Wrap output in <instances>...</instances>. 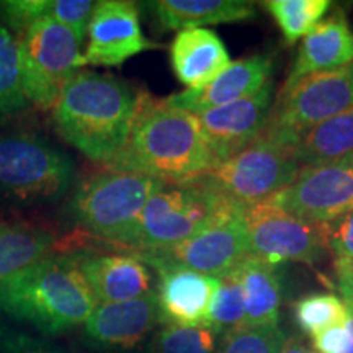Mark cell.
<instances>
[{"mask_svg":"<svg viewBox=\"0 0 353 353\" xmlns=\"http://www.w3.org/2000/svg\"><path fill=\"white\" fill-rule=\"evenodd\" d=\"M17 41L30 103L51 110L63 88L87 65L82 43L69 28L51 19L34 21Z\"/></svg>","mask_w":353,"mask_h":353,"instance_id":"cell-8","label":"cell"},{"mask_svg":"<svg viewBox=\"0 0 353 353\" xmlns=\"http://www.w3.org/2000/svg\"><path fill=\"white\" fill-rule=\"evenodd\" d=\"M87 34L85 64L101 68H118L131 57L157 48L144 37L138 7L128 0L97 2Z\"/></svg>","mask_w":353,"mask_h":353,"instance_id":"cell-14","label":"cell"},{"mask_svg":"<svg viewBox=\"0 0 353 353\" xmlns=\"http://www.w3.org/2000/svg\"><path fill=\"white\" fill-rule=\"evenodd\" d=\"M174 74L187 90L213 82L231 64V57L218 33L208 28L182 30L170 44Z\"/></svg>","mask_w":353,"mask_h":353,"instance_id":"cell-20","label":"cell"},{"mask_svg":"<svg viewBox=\"0 0 353 353\" xmlns=\"http://www.w3.org/2000/svg\"><path fill=\"white\" fill-rule=\"evenodd\" d=\"M136 255L148 265L172 263L216 278L226 275L249 257L245 208L229 206L182 244Z\"/></svg>","mask_w":353,"mask_h":353,"instance_id":"cell-10","label":"cell"},{"mask_svg":"<svg viewBox=\"0 0 353 353\" xmlns=\"http://www.w3.org/2000/svg\"><path fill=\"white\" fill-rule=\"evenodd\" d=\"M206 325L213 329L218 337L247 327L244 293L236 270L219 276V286L216 290Z\"/></svg>","mask_w":353,"mask_h":353,"instance_id":"cell-28","label":"cell"},{"mask_svg":"<svg viewBox=\"0 0 353 353\" xmlns=\"http://www.w3.org/2000/svg\"><path fill=\"white\" fill-rule=\"evenodd\" d=\"M28 107L19 41L6 25L0 23V125L19 117Z\"/></svg>","mask_w":353,"mask_h":353,"instance_id":"cell-25","label":"cell"},{"mask_svg":"<svg viewBox=\"0 0 353 353\" xmlns=\"http://www.w3.org/2000/svg\"><path fill=\"white\" fill-rule=\"evenodd\" d=\"M99 306L74 255H48L0 285V312L44 335L81 327Z\"/></svg>","mask_w":353,"mask_h":353,"instance_id":"cell-3","label":"cell"},{"mask_svg":"<svg viewBox=\"0 0 353 353\" xmlns=\"http://www.w3.org/2000/svg\"><path fill=\"white\" fill-rule=\"evenodd\" d=\"M293 314L298 327L304 334L316 337L330 327L345 324L348 309L337 294L321 293L298 299L293 306Z\"/></svg>","mask_w":353,"mask_h":353,"instance_id":"cell-27","label":"cell"},{"mask_svg":"<svg viewBox=\"0 0 353 353\" xmlns=\"http://www.w3.org/2000/svg\"><path fill=\"white\" fill-rule=\"evenodd\" d=\"M353 61V32L342 12L322 20L307 37L303 38L298 56L291 65L281 92H288L301 79L327 72Z\"/></svg>","mask_w":353,"mask_h":353,"instance_id":"cell-19","label":"cell"},{"mask_svg":"<svg viewBox=\"0 0 353 353\" xmlns=\"http://www.w3.org/2000/svg\"><path fill=\"white\" fill-rule=\"evenodd\" d=\"M327 254L332 257L337 281L347 278L353 267V211L322 226Z\"/></svg>","mask_w":353,"mask_h":353,"instance_id":"cell-31","label":"cell"},{"mask_svg":"<svg viewBox=\"0 0 353 353\" xmlns=\"http://www.w3.org/2000/svg\"><path fill=\"white\" fill-rule=\"evenodd\" d=\"M299 169L294 148L259 136L201 179L228 201L247 210L288 187Z\"/></svg>","mask_w":353,"mask_h":353,"instance_id":"cell-9","label":"cell"},{"mask_svg":"<svg viewBox=\"0 0 353 353\" xmlns=\"http://www.w3.org/2000/svg\"><path fill=\"white\" fill-rule=\"evenodd\" d=\"M273 59L270 56L255 54L236 61L228 65L213 82L196 90H183L167 97L172 107L193 114L224 107L244 99L257 95L270 83Z\"/></svg>","mask_w":353,"mask_h":353,"instance_id":"cell-17","label":"cell"},{"mask_svg":"<svg viewBox=\"0 0 353 353\" xmlns=\"http://www.w3.org/2000/svg\"><path fill=\"white\" fill-rule=\"evenodd\" d=\"M353 154V105L309 130L294 145L299 167L324 165Z\"/></svg>","mask_w":353,"mask_h":353,"instance_id":"cell-24","label":"cell"},{"mask_svg":"<svg viewBox=\"0 0 353 353\" xmlns=\"http://www.w3.org/2000/svg\"><path fill=\"white\" fill-rule=\"evenodd\" d=\"M236 273L244 293L247 327H278L283 301V270L280 265L247 257Z\"/></svg>","mask_w":353,"mask_h":353,"instance_id":"cell-21","label":"cell"},{"mask_svg":"<svg viewBox=\"0 0 353 353\" xmlns=\"http://www.w3.org/2000/svg\"><path fill=\"white\" fill-rule=\"evenodd\" d=\"M339 288H341L342 299L345 303L347 309H353V267L347 278H343L342 281H339Z\"/></svg>","mask_w":353,"mask_h":353,"instance_id":"cell-36","label":"cell"},{"mask_svg":"<svg viewBox=\"0 0 353 353\" xmlns=\"http://www.w3.org/2000/svg\"><path fill=\"white\" fill-rule=\"evenodd\" d=\"M152 6L159 23L175 32L234 23L255 17L254 3L247 0H159Z\"/></svg>","mask_w":353,"mask_h":353,"instance_id":"cell-22","label":"cell"},{"mask_svg":"<svg viewBox=\"0 0 353 353\" xmlns=\"http://www.w3.org/2000/svg\"><path fill=\"white\" fill-rule=\"evenodd\" d=\"M139 95L120 77L81 70L51 108L56 131L90 161L107 165L126 144Z\"/></svg>","mask_w":353,"mask_h":353,"instance_id":"cell-2","label":"cell"},{"mask_svg":"<svg viewBox=\"0 0 353 353\" xmlns=\"http://www.w3.org/2000/svg\"><path fill=\"white\" fill-rule=\"evenodd\" d=\"M280 353H317L306 345H303L301 341L298 339H286L283 348H281Z\"/></svg>","mask_w":353,"mask_h":353,"instance_id":"cell-37","label":"cell"},{"mask_svg":"<svg viewBox=\"0 0 353 353\" xmlns=\"http://www.w3.org/2000/svg\"><path fill=\"white\" fill-rule=\"evenodd\" d=\"M54 245L50 229L28 221L0 223V285L23 268L48 257Z\"/></svg>","mask_w":353,"mask_h":353,"instance_id":"cell-23","label":"cell"},{"mask_svg":"<svg viewBox=\"0 0 353 353\" xmlns=\"http://www.w3.org/2000/svg\"><path fill=\"white\" fill-rule=\"evenodd\" d=\"M0 353H74L46 339L0 324Z\"/></svg>","mask_w":353,"mask_h":353,"instance_id":"cell-34","label":"cell"},{"mask_svg":"<svg viewBox=\"0 0 353 353\" xmlns=\"http://www.w3.org/2000/svg\"><path fill=\"white\" fill-rule=\"evenodd\" d=\"M164 185L148 175L105 167L81 180L68 214L87 232L130 249L143 210Z\"/></svg>","mask_w":353,"mask_h":353,"instance_id":"cell-4","label":"cell"},{"mask_svg":"<svg viewBox=\"0 0 353 353\" xmlns=\"http://www.w3.org/2000/svg\"><path fill=\"white\" fill-rule=\"evenodd\" d=\"M219 337L208 325H164L152 335L145 353H216Z\"/></svg>","mask_w":353,"mask_h":353,"instance_id":"cell-29","label":"cell"},{"mask_svg":"<svg viewBox=\"0 0 353 353\" xmlns=\"http://www.w3.org/2000/svg\"><path fill=\"white\" fill-rule=\"evenodd\" d=\"M353 105V61L327 72L312 74L278 94L262 138L294 148L309 130Z\"/></svg>","mask_w":353,"mask_h":353,"instance_id":"cell-7","label":"cell"},{"mask_svg":"<svg viewBox=\"0 0 353 353\" xmlns=\"http://www.w3.org/2000/svg\"><path fill=\"white\" fill-rule=\"evenodd\" d=\"M99 304L123 303L148 296L152 291L151 267L136 254H76Z\"/></svg>","mask_w":353,"mask_h":353,"instance_id":"cell-18","label":"cell"},{"mask_svg":"<svg viewBox=\"0 0 353 353\" xmlns=\"http://www.w3.org/2000/svg\"><path fill=\"white\" fill-rule=\"evenodd\" d=\"M285 342L278 327H244L219 337L216 353H280Z\"/></svg>","mask_w":353,"mask_h":353,"instance_id":"cell-30","label":"cell"},{"mask_svg":"<svg viewBox=\"0 0 353 353\" xmlns=\"http://www.w3.org/2000/svg\"><path fill=\"white\" fill-rule=\"evenodd\" d=\"M268 200L290 214L317 226L350 213L353 211V154L330 164L301 167L296 179Z\"/></svg>","mask_w":353,"mask_h":353,"instance_id":"cell-12","label":"cell"},{"mask_svg":"<svg viewBox=\"0 0 353 353\" xmlns=\"http://www.w3.org/2000/svg\"><path fill=\"white\" fill-rule=\"evenodd\" d=\"M317 353H343L350 345V337L343 325L330 327L312 337Z\"/></svg>","mask_w":353,"mask_h":353,"instance_id":"cell-35","label":"cell"},{"mask_svg":"<svg viewBox=\"0 0 353 353\" xmlns=\"http://www.w3.org/2000/svg\"><path fill=\"white\" fill-rule=\"evenodd\" d=\"M272 110V83L257 95L196 114L206 144L221 162L244 151L259 138Z\"/></svg>","mask_w":353,"mask_h":353,"instance_id":"cell-15","label":"cell"},{"mask_svg":"<svg viewBox=\"0 0 353 353\" xmlns=\"http://www.w3.org/2000/svg\"><path fill=\"white\" fill-rule=\"evenodd\" d=\"M343 353H353V343H350V345H348V348Z\"/></svg>","mask_w":353,"mask_h":353,"instance_id":"cell-38","label":"cell"},{"mask_svg":"<svg viewBox=\"0 0 353 353\" xmlns=\"http://www.w3.org/2000/svg\"><path fill=\"white\" fill-rule=\"evenodd\" d=\"M216 165L218 161L206 144L196 114L141 90L126 144L105 167L136 172L164 183H187Z\"/></svg>","mask_w":353,"mask_h":353,"instance_id":"cell-1","label":"cell"},{"mask_svg":"<svg viewBox=\"0 0 353 353\" xmlns=\"http://www.w3.org/2000/svg\"><path fill=\"white\" fill-rule=\"evenodd\" d=\"M149 267L159 276L156 294L161 324L180 327L208 324L219 278L172 263H152Z\"/></svg>","mask_w":353,"mask_h":353,"instance_id":"cell-16","label":"cell"},{"mask_svg":"<svg viewBox=\"0 0 353 353\" xmlns=\"http://www.w3.org/2000/svg\"><path fill=\"white\" fill-rule=\"evenodd\" d=\"M70 156L30 131L0 134V196L21 206L61 200L72 187Z\"/></svg>","mask_w":353,"mask_h":353,"instance_id":"cell-5","label":"cell"},{"mask_svg":"<svg viewBox=\"0 0 353 353\" xmlns=\"http://www.w3.org/2000/svg\"><path fill=\"white\" fill-rule=\"evenodd\" d=\"M232 205L203 179L165 183L143 210L130 250L148 254L182 244Z\"/></svg>","mask_w":353,"mask_h":353,"instance_id":"cell-6","label":"cell"},{"mask_svg":"<svg viewBox=\"0 0 353 353\" xmlns=\"http://www.w3.org/2000/svg\"><path fill=\"white\" fill-rule=\"evenodd\" d=\"M267 10L272 13L283 33L285 41L294 44L307 37L322 21L329 10V0H268Z\"/></svg>","mask_w":353,"mask_h":353,"instance_id":"cell-26","label":"cell"},{"mask_svg":"<svg viewBox=\"0 0 353 353\" xmlns=\"http://www.w3.org/2000/svg\"><path fill=\"white\" fill-rule=\"evenodd\" d=\"M249 257L281 262L319 263L327 252L322 226L307 223L265 200L245 210Z\"/></svg>","mask_w":353,"mask_h":353,"instance_id":"cell-11","label":"cell"},{"mask_svg":"<svg viewBox=\"0 0 353 353\" xmlns=\"http://www.w3.org/2000/svg\"><path fill=\"white\" fill-rule=\"evenodd\" d=\"M95 3L92 0H50L48 19L69 28L82 43L90 25Z\"/></svg>","mask_w":353,"mask_h":353,"instance_id":"cell-32","label":"cell"},{"mask_svg":"<svg viewBox=\"0 0 353 353\" xmlns=\"http://www.w3.org/2000/svg\"><path fill=\"white\" fill-rule=\"evenodd\" d=\"M50 0H2L0 2V23L19 37L34 21L48 19Z\"/></svg>","mask_w":353,"mask_h":353,"instance_id":"cell-33","label":"cell"},{"mask_svg":"<svg viewBox=\"0 0 353 353\" xmlns=\"http://www.w3.org/2000/svg\"><path fill=\"white\" fill-rule=\"evenodd\" d=\"M157 324V294L152 291L131 301L99 304L82 325V339L99 353H138L149 345Z\"/></svg>","mask_w":353,"mask_h":353,"instance_id":"cell-13","label":"cell"}]
</instances>
